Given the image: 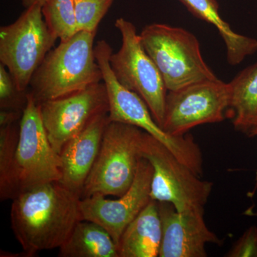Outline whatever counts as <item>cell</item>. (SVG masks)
I'll return each mask as SVG.
<instances>
[{"instance_id":"obj_6","label":"cell","mask_w":257,"mask_h":257,"mask_svg":"<svg viewBox=\"0 0 257 257\" xmlns=\"http://www.w3.org/2000/svg\"><path fill=\"white\" fill-rule=\"evenodd\" d=\"M42 8L32 5L15 23L0 28V62L24 92L28 91L32 76L57 40L47 28Z\"/></svg>"},{"instance_id":"obj_7","label":"cell","mask_w":257,"mask_h":257,"mask_svg":"<svg viewBox=\"0 0 257 257\" xmlns=\"http://www.w3.org/2000/svg\"><path fill=\"white\" fill-rule=\"evenodd\" d=\"M142 157L151 164L153 173L150 197L172 204L178 211L204 210L213 184L199 179L163 144L145 133Z\"/></svg>"},{"instance_id":"obj_17","label":"cell","mask_w":257,"mask_h":257,"mask_svg":"<svg viewBox=\"0 0 257 257\" xmlns=\"http://www.w3.org/2000/svg\"><path fill=\"white\" fill-rule=\"evenodd\" d=\"M196 18L214 25L224 40L226 60L230 65L236 66L248 56L257 52V40L235 33L219 13L216 0H179Z\"/></svg>"},{"instance_id":"obj_2","label":"cell","mask_w":257,"mask_h":257,"mask_svg":"<svg viewBox=\"0 0 257 257\" xmlns=\"http://www.w3.org/2000/svg\"><path fill=\"white\" fill-rule=\"evenodd\" d=\"M96 32L79 31L48 52L35 71L28 92L40 104L102 82L94 52Z\"/></svg>"},{"instance_id":"obj_13","label":"cell","mask_w":257,"mask_h":257,"mask_svg":"<svg viewBox=\"0 0 257 257\" xmlns=\"http://www.w3.org/2000/svg\"><path fill=\"white\" fill-rule=\"evenodd\" d=\"M157 203L162 228L159 256L206 257V245L222 244L207 227L204 210L178 211L170 203Z\"/></svg>"},{"instance_id":"obj_20","label":"cell","mask_w":257,"mask_h":257,"mask_svg":"<svg viewBox=\"0 0 257 257\" xmlns=\"http://www.w3.org/2000/svg\"><path fill=\"white\" fill-rule=\"evenodd\" d=\"M20 121L0 126V198L2 201L13 200L15 197L13 165L20 134Z\"/></svg>"},{"instance_id":"obj_24","label":"cell","mask_w":257,"mask_h":257,"mask_svg":"<svg viewBox=\"0 0 257 257\" xmlns=\"http://www.w3.org/2000/svg\"><path fill=\"white\" fill-rule=\"evenodd\" d=\"M23 112L22 111L1 109L0 111V126L19 122Z\"/></svg>"},{"instance_id":"obj_23","label":"cell","mask_w":257,"mask_h":257,"mask_svg":"<svg viewBox=\"0 0 257 257\" xmlns=\"http://www.w3.org/2000/svg\"><path fill=\"white\" fill-rule=\"evenodd\" d=\"M226 256L257 257L256 226L248 228L226 253Z\"/></svg>"},{"instance_id":"obj_9","label":"cell","mask_w":257,"mask_h":257,"mask_svg":"<svg viewBox=\"0 0 257 257\" xmlns=\"http://www.w3.org/2000/svg\"><path fill=\"white\" fill-rule=\"evenodd\" d=\"M60 178V154L55 151L47 137L40 104L29 93L28 105L20 121L13 165L15 197L44 184L59 182Z\"/></svg>"},{"instance_id":"obj_3","label":"cell","mask_w":257,"mask_h":257,"mask_svg":"<svg viewBox=\"0 0 257 257\" xmlns=\"http://www.w3.org/2000/svg\"><path fill=\"white\" fill-rule=\"evenodd\" d=\"M94 52L107 92L109 121L142 128L163 144L181 162L200 177L203 174V156L192 137L190 135L175 137L166 133L154 119L141 96L118 81L109 64L112 49L107 42L101 40L96 42Z\"/></svg>"},{"instance_id":"obj_19","label":"cell","mask_w":257,"mask_h":257,"mask_svg":"<svg viewBox=\"0 0 257 257\" xmlns=\"http://www.w3.org/2000/svg\"><path fill=\"white\" fill-rule=\"evenodd\" d=\"M42 10L47 28L60 42L70 40L78 32L73 0H45Z\"/></svg>"},{"instance_id":"obj_5","label":"cell","mask_w":257,"mask_h":257,"mask_svg":"<svg viewBox=\"0 0 257 257\" xmlns=\"http://www.w3.org/2000/svg\"><path fill=\"white\" fill-rule=\"evenodd\" d=\"M145 133L133 125L108 122L81 199L94 194L119 197L130 188L142 158Z\"/></svg>"},{"instance_id":"obj_10","label":"cell","mask_w":257,"mask_h":257,"mask_svg":"<svg viewBox=\"0 0 257 257\" xmlns=\"http://www.w3.org/2000/svg\"><path fill=\"white\" fill-rule=\"evenodd\" d=\"M229 105V84L219 79L168 91L162 128L172 136H183L199 125L224 121Z\"/></svg>"},{"instance_id":"obj_4","label":"cell","mask_w":257,"mask_h":257,"mask_svg":"<svg viewBox=\"0 0 257 257\" xmlns=\"http://www.w3.org/2000/svg\"><path fill=\"white\" fill-rule=\"evenodd\" d=\"M144 48L155 62L168 91L218 79L204 62L195 35L165 24L147 25L140 35Z\"/></svg>"},{"instance_id":"obj_26","label":"cell","mask_w":257,"mask_h":257,"mask_svg":"<svg viewBox=\"0 0 257 257\" xmlns=\"http://www.w3.org/2000/svg\"><path fill=\"white\" fill-rule=\"evenodd\" d=\"M257 136V130L253 133L252 137Z\"/></svg>"},{"instance_id":"obj_22","label":"cell","mask_w":257,"mask_h":257,"mask_svg":"<svg viewBox=\"0 0 257 257\" xmlns=\"http://www.w3.org/2000/svg\"><path fill=\"white\" fill-rule=\"evenodd\" d=\"M28 91L17 87L9 71L0 64V108L23 112L28 105Z\"/></svg>"},{"instance_id":"obj_21","label":"cell","mask_w":257,"mask_h":257,"mask_svg":"<svg viewBox=\"0 0 257 257\" xmlns=\"http://www.w3.org/2000/svg\"><path fill=\"white\" fill-rule=\"evenodd\" d=\"M114 0H73L78 32H96Z\"/></svg>"},{"instance_id":"obj_15","label":"cell","mask_w":257,"mask_h":257,"mask_svg":"<svg viewBox=\"0 0 257 257\" xmlns=\"http://www.w3.org/2000/svg\"><path fill=\"white\" fill-rule=\"evenodd\" d=\"M158 203L152 200L125 229L118 243L119 257H157L162 243Z\"/></svg>"},{"instance_id":"obj_16","label":"cell","mask_w":257,"mask_h":257,"mask_svg":"<svg viewBox=\"0 0 257 257\" xmlns=\"http://www.w3.org/2000/svg\"><path fill=\"white\" fill-rule=\"evenodd\" d=\"M229 84L227 116L238 131L252 137L257 130V62L239 72Z\"/></svg>"},{"instance_id":"obj_14","label":"cell","mask_w":257,"mask_h":257,"mask_svg":"<svg viewBox=\"0 0 257 257\" xmlns=\"http://www.w3.org/2000/svg\"><path fill=\"white\" fill-rule=\"evenodd\" d=\"M109 121L108 113L99 115L61 150V178L58 182L80 197L95 163Z\"/></svg>"},{"instance_id":"obj_11","label":"cell","mask_w":257,"mask_h":257,"mask_svg":"<svg viewBox=\"0 0 257 257\" xmlns=\"http://www.w3.org/2000/svg\"><path fill=\"white\" fill-rule=\"evenodd\" d=\"M40 104L47 137L58 154L69 140L84 131L96 116L109 112L107 92L103 82Z\"/></svg>"},{"instance_id":"obj_1","label":"cell","mask_w":257,"mask_h":257,"mask_svg":"<svg viewBox=\"0 0 257 257\" xmlns=\"http://www.w3.org/2000/svg\"><path fill=\"white\" fill-rule=\"evenodd\" d=\"M81 197L58 182L21 193L13 199L10 220L25 256L59 248L83 220Z\"/></svg>"},{"instance_id":"obj_12","label":"cell","mask_w":257,"mask_h":257,"mask_svg":"<svg viewBox=\"0 0 257 257\" xmlns=\"http://www.w3.org/2000/svg\"><path fill=\"white\" fill-rule=\"evenodd\" d=\"M152 173L151 164L142 157L133 183L122 196L109 199L101 194H94L81 199L83 220L100 225L118 244L128 225L152 201Z\"/></svg>"},{"instance_id":"obj_8","label":"cell","mask_w":257,"mask_h":257,"mask_svg":"<svg viewBox=\"0 0 257 257\" xmlns=\"http://www.w3.org/2000/svg\"><path fill=\"white\" fill-rule=\"evenodd\" d=\"M114 26L121 35V45L109 58L113 73L124 87L141 96L162 127L168 92L162 74L144 48L135 25L119 18Z\"/></svg>"},{"instance_id":"obj_25","label":"cell","mask_w":257,"mask_h":257,"mask_svg":"<svg viewBox=\"0 0 257 257\" xmlns=\"http://www.w3.org/2000/svg\"><path fill=\"white\" fill-rule=\"evenodd\" d=\"M45 0H22L24 8H27L34 4H43Z\"/></svg>"},{"instance_id":"obj_18","label":"cell","mask_w":257,"mask_h":257,"mask_svg":"<svg viewBox=\"0 0 257 257\" xmlns=\"http://www.w3.org/2000/svg\"><path fill=\"white\" fill-rule=\"evenodd\" d=\"M59 256L119 257V247L100 225L81 220L59 248Z\"/></svg>"}]
</instances>
